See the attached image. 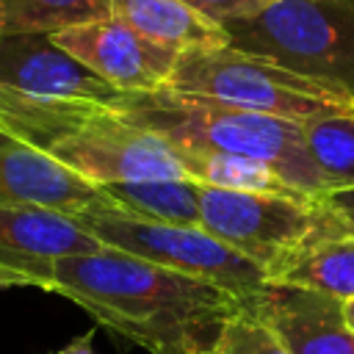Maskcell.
Instances as JSON below:
<instances>
[{
    "instance_id": "obj_1",
    "label": "cell",
    "mask_w": 354,
    "mask_h": 354,
    "mask_svg": "<svg viewBox=\"0 0 354 354\" xmlns=\"http://www.w3.org/2000/svg\"><path fill=\"white\" fill-rule=\"evenodd\" d=\"M149 354H213L241 301L202 279L102 246L58 260L47 288Z\"/></svg>"
},
{
    "instance_id": "obj_2",
    "label": "cell",
    "mask_w": 354,
    "mask_h": 354,
    "mask_svg": "<svg viewBox=\"0 0 354 354\" xmlns=\"http://www.w3.org/2000/svg\"><path fill=\"white\" fill-rule=\"evenodd\" d=\"M111 108L127 122L158 133L177 149L257 158L271 163L299 194L324 196L332 191L307 152L299 122L232 108L174 88L122 94Z\"/></svg>"
},
{
    "instance_id": "obj_3",
    "label": "cell",
    "mask_w": 354,
    "mask_h": 354,
    "mask_svg": "<svg viewBox=\"0 0 354 354\" xmlns=\"http://www.w3.org/2000/svg\"><path fill=\"white\" fill-rule=\"evenodd\" d=\"M221 28L232 47L354 102V0H274Z\"/></svg>"
},
{
    "instance_id": "obj_4",
    "label": "cell",
    "mask_w": 354,
    "mask_h": 354,
    "mask_svg": "<svg viewBox=\"0 0 354 354\" xmlns=\"http://www.w3.org/2000/svg\"><path fill=\"white\" fill-rule=\"evenodd\" d=\"M199 224L277 282L313 246L348 235L324 196L199 185Z\"/></svg>"
},
{
    "instance_id": "obj_5",
    "label": "cell",
    "mask_w": 354,
    "mask_h": 354,
    "mask_svg": "<svg viewBox=\"0 0 354 354\" xmlns=\"http://www.w3.org/2000/svg\"><path fill=\"white\" fill-rule=\"evenodd\" d=\"M166 88L299 124L354 108L348 97L232 44L180 53Z\"/></svg>"
},
{
    "instance_id": "obj_6",
    "label": "cell",
    "mask_w": 354,
    "mask_h": 354,
    "mask_svg": "<svg viewBox=\"0 0 354 354\" xmlns=\"http://www.w3.org/2000/svg\"><path fill=\"white\" fill-rule=\"evenodd\" d=\"M75 218L102 246L210 282L232 293L238 301H252L271 282L257 263L235 252L230 243H224L205 227L133 218L116 210L108 199L91 210L77 213Z\"/></svg>"
},
{
    "instance_id": "obj_7",
    "label": "cell",
    "mask_w": 354,
    "mask_h": 354,
    "mask_svg": "<svg viewBox=\"0 0 354 354\" xmlns=\"http://www.w3.org/2000/svg\"><path fill=\"white\" fill-rule=\"evenodd\" d=\"M50 155L94 185L185 177L177 149L166 138L127 122L111 105L55 141Z\"/></svg>"
},
{
    "instance_id": "obj_8",
    "label": "cell",
    "mask_w": 354,
    "mask_h": 354,
    "mask_svg": "<svg viewBox=\"0 0 354 354\" xmlns=\"http://www.w3.org/2000/svg\"><path fill=\"white\" fill-rule=\"evenodd\" d=\"M53 39L122 94L166 88L180 58L177 50L147 39L113 14L53 33Z\"/></svg>"
},
{
    "instance_id": "obj_9",
    "label": "cell",
    "mask_w": 354,
    "mask_h": 354,
    "mask_svg": "<svg viewBox=\"0 0 354 354\" xmlns=\"http://www.w3.org/2000/svg\"><path fill=\"white\" fill-rule=\"evenodd\" d=\"M97 249H102V243L88 235L75 216L0 205V288L44 290L58 260Z\"/></svg>"
},
{
    "instance_id": "obj_10",
    "label": "cell",
    "mask_w": 354,
    "mask_h": 354,
    "mask_svg": "<svg viewBox=\"0 0 354 354\" xmlns=\"http://www.w3.org/2000/svg\"><path fill=\"white\" fill-rule=\"evenodd\" d=\"M0 86L53 100H86L113 105L122 91L108 86L86 64L55 44L53 33L0 36Z\"/></svg>"
},
{
    "instance_id": "obj_11",
    "label": "cell",
    "mask_w": 354,
    "mask_h": 354,
    "mask_svg": "<svg viewBox=\"0 0 354 354\" xmlns=\"http://www.w3.org/2000/svg\"><path fill=\"white\" fill-rule=\"evenodd\" d=\"M249 304L274 326L290 354H354V329L343 301L329 293L268 282Z\"/></svg>"
},
{
    "instance_id": "obj_12",
    "label": "cell",
    "mask_w": 354,
    "mask_h": 354,
    "mask_svg": "<svg viewBox=\"0 0 354 354\" xmlns=\"http://www.w3.org/2000/svg\"><path fill=\"white\" fill-rule=\"evenodd\" d=\"M102 202L105 194L100 185L88 183L50 152L19 141L0 149V205L77 216Z\"/></svg>"
},
{
    "instance_id": "obj_13",
    "label": "cell",
    "mask_w": 354,
    "mask_h": 354,
    "mask_svg": "<svg viewBox=\"0 0 354 354\" xmlns=\"http://www.w3.org/2000/svg\"><path fill=\"white\" fill-rule=\"evenodd\" d=\"M111 14L177 53L230 44L224 28L185 0H111Z\"/></svg>"
},
{
    "instance_id": "obj_14",
    "label": "cell",
    "mask_w": 354,
    "mask_h": 354,
    "mask_svg": "<svg viewBox=\"0 0 354 354\" xmlns=\"http://www.w3.org/2000/svg\"><path fill=\"white\" fill-rule=\"evenodd\" d=\"M100 191L116 210L133 218L202 227L199 224V183L188 177L111 183V185H100Z\"/></svg>"
},
{
    "instance_id": "obj_15",
    "label": "cell",
    "mask_w": 354,
    "mask_h": 354,
    "mask_svg": "<svg viewBox=\"0 0 354 354\" xmlns=\"http://www.w3.org/2000/svg\"><path fill=\"white\" fill-rule=\"evenodd\" d=\"M177 149V147H174ZM183 171L188 180L224 191H252V194H299L285 177L266 160L227 152H191L177 149Z\"/></svg>"
},
{
    "instance_id": "obj_16",
    "label": "cell",
    "mask_w": 354,
    "mask_h": 354,
    "mask_svg": "<svg viewBox=\"0 0 354 354\" xmlns=\"http://www.w3.org/2000/svg\"><path fill=\"white\" fill-rule=\"evenodd\" d=\"M111 17V0H0V36L61 33Z\"/></svg>"
},
{
    "instance_id": "obj_17",
    "label": "cell",
    "mask_w": 354,
    "mask_h": 354,
    "mask_svg": "<svg viewBox=\"0 0 354 354\" xmlns=\"http://www.w3.org/2000/svg\"><path fill=\"white\" fill-rule=\"evenodd\" d=\"M307 152L329 188L354 185V108L315 116L301 124Z\"/></svg>"
},
{
    "instance_id": "obj_18",
    "label": "cell",
    "mask_w": 354,
    "mask_h": 354,
    "mask_svg": "<svg viewBox=\"0 0 354 354\" xmlns=\"http://www.w3.org/2000/svg\"><path fill=\"white\" fill-rule=\"evenodd\" d=\"M277 282L313 288L340 301L354 299V235H340L313 246Z\"/></svg>"
},
{
    "instance_id": "obj_19",
    "label": "cell",
    "mask_w": 354,
    "mask_h": 354,
    "mask_svg": "<svg viewBox=\"0 0 354 354\" xmlns=\"http://www.w3.org/2000/svg\"><path fill=\"white\" fill-rule=\"evenodd\" d=\"M213 354H290V348L254 310V304L241 301V307L224 324Z\"/></svg>"
},
{
    "instance_id": "obj_20",
    "label": "cell",
    "mask_w": 354,
    "mask_h": 354,
    "mask_svg": "<svg viewBox=\"0 0 354 354\" xmlns=\"http://www.w3.org/2000/svg\"><path fill=\"white\" fill-rule=\"evenodd\" d=\"M185 3L194 6L196 11L207 14L210 19H216L221 25V22H230V19L254 14V11H260L263 6H268L274 0H185Z\"/></svg>"
},
{
    "instance_id": "obj_21",
    "label": "cell",
    "mask_w": 354,
    "mask_h": 354,
    "mask_svg": "<svg viewBox=\"0 0 354 354\" xmlns=\"http://www.w3.org/2000/svg\"><path fill=\"white\" fill-rule=\"evenodd\" d=\"M324 202L340 218L343 230L348 235H354V185L351 188H332V191H326L324 194Z\"/></svg>"
},
{
    "instance_id": "obj_22",
    "label": "cell",
    "mask_w": 354,
    "mask_h": 354,
    "mask_svg": "<svg viewBox=\"0 0 354 354\" xmlns=\"http://www.w3.org/2000/svg\"><path fill=\"white\" fill-rule=\"evenodd\" d=\"M50 354H97L94 351V332H83L80 337L69 340L64 348H55Z\"/></svg>"
},
{
    "instance_id": "obj_23",
    "label": "cell",
    "mask_w": 354,
    "mask_h": 354,
    "mask_svg": "<svg viewBox=\"0 0 354 354\" xmlns=\"http://www.w3.org/2000/svg\"><path fill=\"white\" fill-rule=\"evenodd\" d=\"M343 313H346V321H348V326L354 329V299L343 301Z\"/></svg>"
},
{
    "instance_id": "obj_24",
    "label": "cell",
    "mask_w": 354,
    "mask_h": 354,
    "mask_svg": "<svg viewBox=\"0 0 354 354\" xmlns=\"http://www.w3.org/2000/svg\"><path fill=\"white\" fill-rule=\"evenodd\" d=\"M11 141H14V138H11V136H6V133L0 130V149H3V147H8Z\"/></svg>"
}]
</instances>
